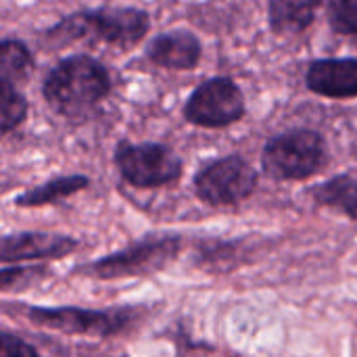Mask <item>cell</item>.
Returning <instances> with one entry per match:
<instances>
[{
    "label": "cell",
    "instance_id": "8fae6325",
    "mask_svg": "<svg viewBox=\"0 0 357 357\" xmlns=\"http://www.w3.org/2000/svg\"><path fill=\"white\" fill-rule=\"evenodd\" d=\"M305 86L328 98L357 96V59H320L305 73Z\"/></svg>",
    "mask_w": 357,
    "mask_h": 357
},
{
    "label": "cell",
    "instance_id": "52a82bcc",
    "mask_svg": "<svg viewBox=\"0 0 357 357\" xmlns=\"http://www.w3.org/2000/svg\"><path fill=\"white\" fill-rule=\"evenodd\" d=\"M184 117L201 128H228L245 117V94L228 77L207 79L186 100Z\"/></svg>",
    "mask_w": 357,
    "mask_h": 357
},
{
    "label": "cell",
    "instance_id": "277c9868",
    "mask_svg": "<svg viewBox=\"0 0 357 357\" xmlns=\"http://www.w3.org/2000/svg\"><path fill=\"white\" fill-rule=\"evenodd\" d=\"M259 184V174L241 155L209 161L195 176V192L209 207H232L247 201Z\"/></svg>",
    "mask_w": 357,
    "mask_h": 357
},
{
    "label": "cell",
    "instance_id": "7a4b0ae2",
    "mask_svg": "<svg viewBox=\"0 0 357 357\" xmlns=\"http://www.w3.org/2000/svg\"><path fill=\"white\" fill-rule=\"evenodd\" d=\"M151 27L149 13L121 6V8H98L88 13H75L63 19L54 29L48 31V38L61 42H73L79 38H96L115 46H134L138 44Z\"/></svg>",
    "mask_w": 357,
    "mask_h": 357
},
{
    "label": "cell",
    "instance_id": "5bb4252c",
    "mask_svg": "<svg viewBox=\"0 0 357 357\" xmlns=\"http://www.w3.org/2000/svg\"><path fill=\"white\" fill-rule=\"evenodd\" d=\"M88 186V178L73 174V176H61L54 178L21 197L15 199V203L19 207H40V205H48V203H56L61 199H67L75 192H79L82 188Z\"/></svg>",
    "mask_w": 357,
    "mask_h": 357
},
{
    "label": "cell",
    "instance_id": "e0dca14e",
    "mask_svg": "<svg viewBox=\"0 0 357 357\" xmlns=\"http://www.w3.org/2000/svg\"><path fill=\"white\" fill-rule=\"evenodd\" d=\"M328 23L337 33L357 36V0H328Z\"/></svg>",
    "mask_w": 357,
    "mask_h": 357
},
{
    "label": "cell",
    "instance_id": "4fadbf2b",
    "mask_svg": "<svg viewBox=\"0 0 357 357\" xmlns=\"http://www.w3.org/2000/svg\"><path fill=\"white\" fill-rule=\"evenodd\" d=\"M312 197L318 205L337 209L349 220H357V176L343 174L324 184L312 188Z\"/></svg>",
    "mask_w": 357,
    "mask_h": 357
},
{
    "label": "cell",
    "instance_id": "30bf717a",
    "mask_svg": "<svg viewBox=\"0 0 357 357\" xmlns=\"http://www.w3.org/2000/svg\"><path fill=\"white\" fill-rule=\"evenodd\" d=\"M201 54H203L201 40L186 29L159 33L146 46L149 61L172 71L195 69L201 61Z\"/></svg>",
    "mask_w": 357,
    "mask_h": 357
},
{
    "label": "cell",
    "instance_id": "d6986e66",
    "mask_svg": "<svg viewBox=\"0 0 357 357\" xmlns=\"http://www.w3.org/2000/svg\"><path fill=\"white\" fill-rule=\"evenodd\" d=\"M36 272H44L42 268H33V270H27V268H8V270H0V291L2 289H13V287H19L27 280H31V274Z\"/></svg>",
    "mask_w": 357,
    "mask_h": 357
},
{
    "label": "cell",
    "instance_id": "3957f363",
    "mask_svg": "<svg viewBox=\"0 0 357 357\" xmlns=\"http://www.w3.org/2000/svg\"><path fill=\"white\" fill-rule=\"evenodd\" d=\"M326 161L328 149L324 136L307 128L270 138L261 153V167L274 180H305L318 174Z\"/></svg>",
    "mask_w": 357,
    "mask_h": 357
},
{
    "label": "cell",
    "instance_id": "9c48e42d",
    "mask_svg": "<svg viewBox=\"0 0 357 357\" xmlns=\"http://www.w3.org/2000/svg\"><path fill=\"white\" fill-rule=\"evenodd\" d=\"M75 249H77V241L71 236H59L46 232H21L0 238V261L59 259Z\"/></svg>",
    "mask_w": 357,
    "mask_h": 357
},
{
    "label": "cell",
    "instance_id": "7c38bea8",
    "mask_svg": "<svg viewBox=\"0 0 357 357\" xmlns=\"http://www.w3.org/2000/svg\"><path fill=\"white\" fill-rule=\"evenodd\" d=\"M324 0H270L268 19L278 36H293L305 31Z\"/></svg>",
    "mask_w": 357,
    "mask_h": 357
},
{
    "label": "cell",
    "instance_id": "6da1fadb",
    "mask_svg": "<svg viewBox=\"0 0 357 357\" xmlns=\"http://www.w3.org/2000/svg\"><path fill=\"white\" fill-rule=\"evenodd\" d=\"M109 90V71L102 63L86 54L61 61L44 79V98L63 115H82L100 102Z\"/></svg>",
    "mask_w": 357,
    "mask_h": 357
},
{
    "label": "cell",
    "instance_id": "ba28073f",
    "mask_svg": "<svg viewBox=\"0 0 357 357\" xmlns=\"http://www.w3.org/2000/svg\"><path fill=\"white\" fill-rule=\"evenodd\" d=\"M27 318L52 331H61L67 335H86V337H113L121 333L130 322L132 314L128 310L119 312H92V310H77V307H33L27 312Z\"/></svg>",
    "mask_w": 357,
    "mask_h": 357
},
{
    "label": "cell",
    "instance_id": "8992f818",
    "mask_svg": "<svg viewBox=\"0 0 357 357\" xmlns=\"http://www.w3.org/2000/svg\"><path fill=\"white\" fill-rule=\"evenodd\" d=\"M115 163L121 178L136 188H159L182 176V159L163 144H119Z\"/></svg>",
    "mask_w": 357,
    "mask_h": 357
},
{
    "label": "cell",
    "instance_id": "5b68a950",
    "mask_svg": "<svg viewBox=\"0 0 357 357\" xmlns=\"http://www.w3.org/2000/svg\"><path fill=\"white\" fill-rule=\"evenodd\" d=\"M180 249H182L180 236H174V234L149 236L119 253L107 255L105 259L88 266L86 272L98 278H107V280L128 278V276H146L172 264L178 257Z\"/></svg>",
    "mask_w": 357,
    "mask_h": 357
},
{
    "label": "cell",
    "instance_id": "2e32d148",
    "mask_svg": "<svg viewBox=\"0 0 357 357\" xmlns=\"http://www.w3.org/2000/svg\"><path fill=\"white\" fill-rule=\"evenodd\" d=\"M27 117V100L10 82L0 79V134H8Z\"/></svg>",
    "mask_w": 357,
    "mask_h": 357
},
{
    "label": "cell",
    "instance_id": "ac0fdd59",
    "mask_svg": "<svg viewBox=\"0 0 357 357\" xmlns=\"http://www.w3.org/2000/svg\"><path fill=\"white\" fill-rule=\"evenodd\" d=\"M2 356L33 357V356H38V351H36L31 345H27L25 341L17 339V337H13V335H4V333H0V357Z\"/></svg>",
    "mask_w": 357,
    "mask_h": 357
},
{
    "label": "cell",
    "instance_id": "9a60e30c",
    "mask_svg": "<svg viewBox=\"0 0 357 357\" xmlns=\"http://www.w3.org/2000/svg\"><path fill=\"white\" fill-rule=\"evenodd\" d=\"M33 59L27 46L19 40H0V79L21 84L29 77Z\"/></svg>",
    "mask_w": 357,
    "mask_h": 357
}]
</instances>
